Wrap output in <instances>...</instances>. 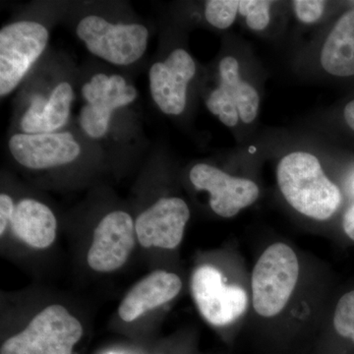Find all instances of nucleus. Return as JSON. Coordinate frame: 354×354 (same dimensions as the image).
I'll use <instances>...</instances> for the list:
<instances>
[{
  "mask_svg": "<svg viewBox=\"0 0 354 354\" xmlns=\"http://www.w3.org/2000/svg\"><path fill=\"white\" fill-rule=\"evenodd\" d=\"M342 228L344 234L354 242V204L349 207L342 218Z\"/></svg>",
  "mask_w": 354,
  "mask_h": 354,
  "instance_id": "obj_23",
  "label": "nucleus"
},
{
  "mask_svg": "<svg viewBox=\"0 0 354 354\" xmlns=\"http://www.w3.org/2000/svg\"><path fill=\"white\" fill-rule=\"evenodd\" d=\"M218 67L221 85L209 95L207 108L228 127H235L239 118L244 123L252 122L259 111L257 91L241 79L239 62L234 57L223 58Z\"/></svg>",
  "mask_w": 354,
  "mask_h": 354,
  "instance_id": "obj_8",
  "label": "nucleus"
},
{
  "mask_svg": "<svg viewBox=\"0 0 354 354\" xmlns=\"http://www.w3.org/2000/svg\"><path fill=\"white\" fill-rule=\"evenodd\" d=\"M10 225L14 235L32 248H48L57 237V218L48 206L37 200H21L15 206Z\"/></svg>",
  "mask_w": 354,
  "mask_h": 354,
  "instance_id": "obj_16",
  "label": "nucleus"
},
{
  "mask_svg": "<svg viewBox=\"0 0 354 354\" xmlns=\"http://www.w3.org/2000/svg\"><path fill=\"white\" fill-rule=\"evenodd\" d=\"M73 88L69 83H60L50 99L41 95L32 97L31 104L21 118V128L26 134L53 133L66 124L74 101Z\"/></svg>",
  "mask_w": 354,
  "mask_h": 354,
  "instance_id": "obj_15",
  "label": "nucleus"
},
{
  "mask_svg": "<svg viewBox=\"0 0 354 354\" xmlns=\"http://www.w3.org/2000/svg\"><path fill=\"white\" fill-rule=\"evenodd\" d=\"M183 288V281L174 272L155 271L133 286L118 308L124 322H133L139 317L176 298Z\"/></svg>",
  "mask_w": 354,
  "mask_h": 354,
  "instance_id": "obj_14",
  "label": "nucleus"
},
{
  "mask_svg": "<svg viewBox=\"0 0 354 354\" xmlns=\"http://www.w3.org/2000/svg\"><path fill=\"white\" fill-rule=\"evenodd\" d=\"M195 72L194 60L181 48L172 51L164 62H157L151 67V94L160 111L172 115L183 113L188 84Z\"/></svg>",
  "mask_w": 354,
  "mask_h": 354,
  "instance_id": "obj_12",
  "label": "nucleus"
},
{
  "mask_svg": "<svg viewBox=\"0 0 354 354\" xmlns=\"http://www.w3.org/2000/svg\"><path fill=\"white\" fill-rule=\"evenodd\" d=\"M88 104L80 113V124L92 138H101L109 129L111 113L136 100V88L120 75L97 74L82 88Z\"/></svg>",
  "mask_w": 354,
  "mask_h": 354,
  "instance_id": "obj_7",
  "label": "nucleus"
},
{
  "mask_svg": "<svg viewBox=\"0 0 354 354\" xmlns=\"http://www.w3.org/2000/svg\"><path fill=\"white\" fill-rule=\"evenodd\" d=\"M353 187H354V183H353Z\"/></svg>",
  "mask_w": 354,
  "mask_h": 354,
  "instance_id": "obj_25",
  "label": "nucleus"
},
{
  "mask_svg": "<svg viewBox=\"0 0 354 354\" xmlns=\"http://www.w3.org/2000/svg\"><path fill=\"white\" fill-rule=\"evenodd\" d=\"M14 209L15 206H14L12 198L2 193L0 195V235L1 236H3L7 227L12 221Z\"/></svg>",
  "mask_w": 354,
  "mask_h": 354,
  "instance_id": "obj_22",
  "label": "nucleus"
},
{
  "mask_svg": "<svg viewBox=\"0 0 354 354\" xmlns=\"http://www.w3.org/2000/svg\"><path fill=\"white\" fill-rule=\"evenodd\" d=\"M323 68L339 77L354 75V9L339 18L324 44Z\"/></svg>",
  "mask_w": 354,
  "mask_h": 354,
  "instance_id": "obj_17",
  "label": "nucleus"
},
{
  "mask_svg": "<svg viewBox=\"0 0 354 354\" xmlns=\"http://www.w3.org/2000/svg\"><path fill=\"white\" fill-rule=\"evenodd\" d=\"M277 179L286 202L313 220H329L341 205V190L326 176L320 160L312 153L295 152L281 158Z\"/></svg>",
  "mask_w": 354,
  "mask_h": 354,
  "instance_id": "obj_1",
  "label": "nucleus"
},
{
  "mask_svg": "<svg viewBox=\"0 0 354 354\" xmlns=\"http://www.w3.org/2000/svg\"><path fill=\"white\" fill-rule=\"evenodd\" d=\"M9 150L20 165L32 169L70 164L81 152L80 146L69 132L16 134L9 141Z\"/></svg>",
  "mask_w": 354,
  "mask_h": 354,
  "instance_id": "obj_13",
  "label": "nucleus"
},
{
  "mask_svg": "<svg viewBox=\"0 0 354 354\" xmlns=\"http://www.w3.org/2000/svg\"><path fill=\"white\" fill-rule=\"evenodd\" d=\"M76 32L91 53L116 65L138 62L148 46L149 32L145 26L111 24L95 15L83 18Z\"/></svg>",
  "mask_w": 354,
  "mask_h": 354,
  "instance_id": "obj_4",
  "label": "nucleus"
},
{
  "mask_svg": "<svg viewBox=\"0 0 354 354\" xmlns=\"http://www.w3.org/2000/svg\"><path fill=\"white\" fill-rule=\"evenodd\" d=\"M299 262L288 244L277 242L266 248L252 272V306L258 315L272 318L283 311L297 288Z\"/></svg>",
  "mask_w": 354,
  "mask_h": 354,
  "instance_id": "obj_2",
  "label": "nucleus"
},
{
  "mask_svg": "<svg viewBox=\"0 0 354 354\" xmlns=\"http://www.w3.org/2000/svg\"><path fill=\"white\" fill-rule=\"evenodd\" d=\"M111 354H113V353H111Z\"/></svg>",
  "mask_w": 354,
  "mask_h": 354,
  "instance_id": "obj_26",
  "label": "nucleus"
},
{
  "mask_svg": "<svg viewBox=\"0 0 354 354\" xmlns=\"http://www.w3.org/2000/svg\"><path fill=\"white\" fill-rule=\"evenodd\" d=\"M191 291L203 318L218 327L241 318L248 306L246 291L228 285L223 274L212 266H201L193 272Z\"/></svg>",
  "mask_w": 354,
  "mask_h": 354,
  "instance_id": "obj_6",
  "label": "nucleus"
},
{
  "mask_svg": "<svg viewBox=\"0 0 354 354\" xmlns=\"http://www.w3.org/2000/svg\"><path fill=\"white\" fill-rule=\"evenodd\" d=\"M190 218L188 205L180 198H162L137 218V239L143 247L174 249L183 241Z\"/></svg>",
  "mask_w": 354,
  "mask_h": 354,
  "instance_id": "obj_11",
  "label": "nucleus"
},
{
  "mask_svg": "<svg viewBox=\"0 0 354 354\" xmlns=\"http://www.w3.org/2000/svg\"><path fill=\"white\" fill-rule=\"evenodd\" d=\"M272 2L264 0H241L239 1V12L246 18L250 29L262 31L270 23V9Z\"/></svg>",
  "mask_w": 354,
  "mask_h": 354,
  "instance_id": "obj_20",
  "label": "nucleus"
},
{
  "mask_svg": "<svg viewBox=\"0 0 354 354\" xmlns=\"http://www.w3.org/2000/svg\"><path fill=\"white\" fill-rule=\"evenodd\" d=\"M83 335L78 319L59 304L41 310L19 334L2 344L0 354H72Z\"/></svg>",
  "mask_w": 354,
  "mask_h": 354,
  "instance_id": "obj_3",
  "label": "nucleus"
},
{
  "mask_svg": "<svg viewBox=\"0 0 354 354\" xmlns=\"http://www.w3.org/2000/svg\"><path fill=\"white\" fill-rule=\"evenodd\" d=\"M333 323L335 333L354 346V290L348 291L339 298Z\"/></svg>",
  "mask_w": 354,
  "mask_h": 354,
  "instance_id": "obj_18",
  "label": "nucleus"
},
{
  "mask_svg": "<svg viewBox=\"0 0 354 354\" xmlns=\"http://www.w3.org/2000/svg\"><path fill=\"white\" fill-rule=\"evenodd\" d=\"M48 31L35 21H19L0 31V95L12 92L41 57Z\"/></svg>",
  "mask_w": 354,
  "mask_h": 354,
  "instance_id": "obj_5",
  "label": "nucleus"
},
{
  "mask_svg": "<svg viewBox=\"0 0 354 354\" xmlns=\"http://www.w3.org/2000/svg\"><path fill=\"white\" fill-rule=\"evenodd\" d=\"M293 8L298 19L305 24H312L322 17L326 2L321 0H297Z\"/></svg>",
  "mask_w": 354,
  "mask_h": 354,
  "instance_id": "obj_21",
  "label": "nucleus"
},
{
  "mask_svg": "<svg viewBox=\"0 0 354 354\" xmlns=\"http://www.w3.org/2000/svg\"><path fill=\"white\" fill-rule=\"evenodd\" d=\"M344 116L348 127L354 131V100L346 104L344 108Z\"/></svg>",
  "mask_w": 354,
  "mask_h": 354,
  "instance_id": "obj_24",
  "label": "nucleus"
},
{
  "mask_svg": "<svg viewBox=\"0 0 354 354\" xmlns=\"http://www.w3.org/2000/svg\"><path fill=\"white\" fill-rule=\"evenodd\" d=\"M237 0H209L206 3L205 15L209 24L218 29H227L234 24L239 13Z\"/></svg>",
  "mask_w": 354,
  "mask_h": 354,
  "instance_id": "obj_19",
  "label": "nucleus"
},
{
  "mask_svg": "<svg viewBox=\"0 0 354 354\" xmlns=\"http://www.w3.org/2000/svg\"><path fill=\"white\" fill-rule=\"evenodd\" d=\"M189 176L196 189L208 191L212 209L223 218L236 216L259 197V187L254 181L230 176L213 165L198 164Z\"/></svg>",
  "mask_w": 354,
  "mask_h": 354,
  "instance_id": "obj_10",
  "label": "nucleus"
},
{
  "mask_svg": "<svg viewBox=\"0 0 354 354\" xmlns=\"http://www.w3.org/2000/svg\"><path fill=\"white\" fill-rule=\"evenodd\" d=\"M136 228L129 214L114 211L97 225L87 260L95 272L116 271L127 262L136 242Z\"/></svg>",
  "mask_w": 354,
  "mask_h": 354,
  "instance_id": "obj_9",
  "label": "nucleus"
}]
</instances>
